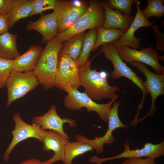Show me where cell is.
<instances>
[{"instance_id": "8992f818", "label": "cell", "mask_w": 164, "mask_h": 164, "mask_svg": "<svg viewBox=\"0 0 164 164\" xmlns=\"http://www.w3.org/2000/svg\"><path fill=\"white\" fill-rule=\"evenodd\" d=\"M89 5L85 1L56 0L53 12L57 20V35L72 27L85 12Z\"/></svg>"}, {"instance_id": "277c9868", "label": "cell", "mask_w": 164, "mask_h": 164, "mask_svg": "<svg viewBox=\"0 0 164 164\" xmlns=\"http://www.w3.org/2000/svg\"><path fill=\"white\" fill-rule=\"evenodd\" d=\"M101 53L104 54L105 57L112 62L114 70L111 72V78L115 80L121 77H126L134 83L142 92V96L138 110L142 108L146 95L148 93L143 85V81L133 70L129 68L119 56L116 48L112 43L104 44L101 46Z\"/></svg>"}, {"instance_id": "6da1fadb", "label": "cell", "mask_w": 164, "mask_h": 164, "mask_svg": "<svg viewBox=\"0 0 164 164\" xmlns=\"http://www.w3.org/2000/svg\"><path fill=\"white\" fill-rule=\"evenodd\" d=\"M101 53L100 50L80 67V85L84 88V92L93 101L106 98L117 99L119 96L116 93L121 90L117 86H111L109 85L107 73L104 71L98 72L95 69L91 70V68L92 61Z\"/></svg>"}, {"instance_id": "603a6c76", "label": "cell", "mask_w": 164, "mask_h": 164, "mask_svg": "<svg viewBox=\"0 0 164 164\" xmlns=\"http://www.w3.org/2000/svg\"><path fill=\"white\" fill-rule=\"evenodd\" d=\"M94 150L92 145L85 142L78 140L72 142H69L65 148L63 162V164H72L73 160L76 157Z\"/></svg>"}, {"instance_id": "f546056e", "label": "cell", "mask_w": 164, "mask_h": 164, "mask_svg": "<svg viewBox=\"0 0 164 164\" xmlns=\"http://www.w3.org/2000/svg\"><path fill=\"white\" fill-rule=\"evenodd\" d=\"M153 30L154 36L155 38L156 43L155 44L156 50H160L161 52L164 51V34L159 30V27L156 25H153L150 26Z\"/></svg>"}, {"instance_id": "83f0119b", "label": "cell", "mask_w": 164, "mask_h": 164, "mask_svg": "<svg viewBox=\"0 0 164 164\" xmlns=\"http://www.w3.org/2000/svg\"><path fill=\"white\" fill-rule=\"evenodd\" d=\"M13 60L0 57V89L5 87L12 71Z\"/></svg>"}, {"instance_id": "4fadbf2b", "label": "cell", "mask_w": 164, "mask_h": 164, "mask_svg": "<svg viewBox=\"0 0 164 164\" xmlns=\"http://www.w3.org/2000/svg\"><path fill=\"white\" fill-rule=\"evenodd\" d=\"M124 150L121 153L113 156L106 158H99L97 156L90 158L89 161L96 163H100L110 160L122 158L149 157L155 159L164 155V141L156 144L148 142L141 149L137 148L131 149L129 141L127 140L123 144Z\"/></svg>"}, {"instance_id": "d6986e66", "label": "cell", "mask_w": 164, "mask_h": 164, "mask_svg": "<svg viewBox=\"0 0 164 164\" xmlns=\"http://www.w3.org/2000/svg\"><path fill=\"white\" fill-rule=\"evenodd\" d=\"M101 3L105 14L104 22L101 27L106 29H118L126 32L129 28L135 17L131 15H125L120 11L112 9L106 4L102 2Z\"/></svg>"}, {"instance_id": "2e32d148", "label": "cell", "mask_w": 164, "mask_h": 164, "mask_svg": "<svg viewBox=\"0 0 164 164\" xmlns=\"http://www.w3.org/2000/svg\"><path fill=\"white\" fill-rule=\"evenodd\" d=\"M27 30H34L42 35L41 43L44 44L56 37L58 34V24L53 12L41 16L37 20H29L26 28Z\"/></svg>"}, {"instance_id": "836d02e7", "label": "cell", "mask_w": 164, "mask_h": 164, "mask_svg": "<svg viewBox=\"0 0 164 164\" xmlns=\"http://www.w3.org/2000/svg\"><path fill=\"white\" fill-rule=\"evenodd\" d=\"M19 164H50L45 162H42L38 159H32L25 160Z\"/></svg>"}, {"instance_id": "5bb4252c", "label": "cell", "mask_w": 164, "mask_h": 164, "mask_svg": "<svg viewBox=\"0 0 164 164\" xmlns=\"http://www.w3.org/2000/svg\"><path fill=\"white\" fill-rule=\"evenodd\" d=\"M137 12L134 19L128 30L117 40L113 42V45L116 48L127 46L133 49L138 50L139 48V41L142 38L135 36V33L138 29L144 27L148 28L153 25V22H150L142 15L140 7V2L136 0Z\"/></svg>"}, {"instance_id": "cb8c5ba5", "label": "cell", "mask_w": 164, "mask_h": 164, "mask_svg": "<svg viewBox=\"0 0 164 164\" xmlns=\"http://www.w3.org/2000/svg\"><path fill=\"white\" fill-rule=\"evenodd\" d=\"M97 29V37L93 50L104 44L113 43L118 40L125 32L121 29L116 28L106 29L98 27Z\"/></svg>"}, {"instance_id": "484cf974", "label": "cell", "mask_w": 164, "mask_h": 164, "mask_svg": "<svg viewBox=\"0 0 164 164\" xmlns=\"http://www.w3.org/2000/svg\"><path fill=\"white\" fill-rule=\"evenodd\" d=\"M164 0H148L146 8L141 10L143 16L148 19L155 16L156 18L164 15Z\"/></svg>"}, {"instance_id": "9c48e42d", "label": "cell", "mask_w": 164, "mask_h": 164, "mask_svg": "<svg viewBox=\"0 0 164 164\" xmlns=\"http://www.w3.org/2000/svg\"><path fill=\"white\" fill-rule=\"evenodd\" d=\"M12 120L15 122V127L11 132L13 136L12 141L3 155V159L5 161L9 160L10 153L19 143L30 138H36L42 143L47 132L38 126L24 122L19 113L13 115Z\"/></svg>"}, {"instance_id": "5b68a950", "label": "cell", "mask_w": 164, "mask_h": 164, "mask_svg": "<svg viewBox=\"0 0 164 164\" xmlns=\"http://www.w3.org/2000/svg\"><path fill=\"white\" fill-rule=\"evenodd\" d=\"M66 92L68 94L64 100V104L68 109L79 111L85 108L88 112L95 111L104 121L108 122L111 106L117 99L111 100L104 104L97 103L90 98L84 92L82 93L76 88H69Z\"/></svg>"}, {"instance_id": "30bf717a", "label": "cell", "mask_w": 164, "mask_h": 164, "mask_svg": "<svg viewBox=\"0 0 164 164\" xmlns=\"http://www.w3.org/2000/svg\"><path fill=\"white\" fill-rule=\"evenodd\" d=\"M117 50L119 56L125 63L139 62L151 67L156 74H164V67L159 61V54L152 46L143 47L138 50L125 46L117 48Z\"/></svg>"}, {"instance_id": "7402d4cb", "label": "cell", "mask_w": 164, "mask_h": 164, "mask_svg": "<svg viewBox=\"0 0 164 164\" xmlns=\"http://www.w3.org/2000/svg\"><path fill=\"white\" fill-rule=\"evenodd\" d=\"M85 33H80L67 39L63 43L60 51L77 61L82 51Z\"/></svg>"}, {"instance_id": "ac0fdd59", "label": "cell", "mask_w": 164, "mask_h": 164, "mask_svg": "<svg viewBox=\"0 0 164 164\" xmlns=\"http://www.w3.org/2000/svg\"><path fill=\"white\" fill-rule=\"evenodd\" d=\"M43 50L40 45L31 46L25 53L13 60L12 71L21 72L33 71Z\"/></svg>"}, {"instance_id": "1f68e13d", "label": "cell", "mask_w": 164, "mask_h": 164, "mask_svg": "<svg viewBox=\"0 0 164 164\" xmlns=\"http://www.w3.org/2000/svg\"><path fill=\"white\" fill-rule=\"evenodd\" d=\"M14 0H0V14L7 15L10 11Z\"/></svg>"}, {"instance_id": "3957f363", "label": "cell", "mask_w": 164, "mask_h": 164, "mask_svg": "<svg viewBox=\"0 0 164 164\" xmlns=\"http://www.w3.org/2000/svg\"><path fill=\"white\" fill-rule=\"evenodd\" d=\"M87 9L76 22L70 28L56 37L63 43L71 37L87 29H91L103 25L105 19L104 9L101 1L92 0L89 1Z\"/></svg>"}, {"instance_id": "f1b7e54d", "label": "cell", "mask_w": 164, "mask_h": 164, "mask_svg": "<svg viewBox=\"0 0 164 164\" xmlns=\"http://www.w3.org/2000/svg\"><path fill=\"white\" fill-rule=\"evenodd\" d=\"M56 0H31L32 11L29 17L37 14H41L46 10L54 9Z\"/></svg>"}, {"instance_id": "ffe728a7", "label": "cell", "mask_w": 164, "mask_h": 164, "mask_svg": "<svg viewBox=\"0 0 164 164\" xmlns=\"http://www.w3.org/2000/svg\"><path fill=\"white\" fill-rule=\"evenodd\" d=\"M32 10L31 0H14L11 9L6 15L9 29L21 19L29 17Z\"/></svg>"}, {"instance_id": "8fae6325", "label": "cell", "mask_w": 164, "mask_h": 164, "mask_svg": "<svg viewBox=\"0 0 164 164\" xmlns=\"http://www.w3.org/2000/svg\"><path fill=\"white\" fill-rule=\"evenodd\" d=\"M109 114L108 120V128L104 135L95 138L90 140L86 137L78 134L76 136L77 140L88 143L92 145L97 154H100L104 151L103 146L104 144H111L114 142L115 138L112 133L116 129L122 128L127 129L128 126L122 122L118 115V107L121 104L115 101Z\"/></svg>"}, {"instance_id": "4316f807", "label": "cell", "mask_w": 164, "mask_h": 164, "mask_svg": "<svg viewBox=\"0 0 164 164\" xmlns=\"http://www.w3.org/2000/svg\"><path fill=\"white\" fill-rule=\"evenodd\" d=\"M136 0H106L101 1L112 9L118 10L124 15L129 16L133 12L132 6Z\"/></svg>"}, {"instance_id": "52a82bcc", "label": "cell", "mask_w": 164, "mask_h": 164, "mask_svg": "<svg viewBox=\"0 0 164 164\" xmlns=\"http://www.w3.org/2000/svg\"><path fill=\"white\" fill-rule=\"evenodd\" d=\"M80 86V67L77 61L60 51L58 57L55 87L66 92L69 88L78 89Z\"/></svg>"}, {"instance_id": "7a4b0ae2", "label": "cell", "mask_w": 164, "mask_h": 164, "mask_svg": "<svg viewBox=\"0 0 164 164\" xmlns=\"http://www.w3.org/2000/svg\"><path fill=\"white\" fill-rule=\"evenodd\" d=\"M63 44L56 37L47 42L32 71L45 90L55 87L58 57Z\"/></svg>"}, {"instance_id": "d4e9b609", "label": "cell", "mask_w": 164, "mask_h": 164, "mask_svg": "<svg viewBox=\"0 0 164 164\" xmlns=\"http://www.w3.org/2000/svg\"><path fill=\"white\" fill-rule=\"evenodd\" d=\"M97 28L90 29L85 33L82 51L77 59L79 67L84 65L88 60L91 52L93 50L97 37Z\"/></svg>"}, {"instance_id": "4dcf8cb0", "label": "cell", "mask_w": 164, "mask_h": 164, "mask_svg": "<svg viewBox=\"0 0 164 164\" xmlns=\"http://www.w3.org/2000/svg\"><path fill=\"white\" fill-rule=\"evenodd\" d=\"M121 164H157L155 159L146 157L145 159L142 158H128Z\"/></svg>"}, {"instance_id": "e0dca14e", "label": "cell", "mask_w": 164, "mask_h": 164, "mask_svg": "<svg viewBox=\"0 0 164 164\" xmlns=\"http://www.w3.org/2000/svg\"><path fill=\"white\" fill-rule=\"evenodd\" d=\"M69 136H65L55 131L51 130L47 131L42 142L43 149L45 151H53L54 155L45 162L50 164L58 161L63 162L65 148L69 142Z\"/></svg>"}, {"instance_id": "d6a6232c", "label": "cell", "mask_w": 164, "mask_h": 164, "mask_svg": "<svg viewBox=\"0 0 164 164\" xmlns=\"http://www.w3.org/2000/svg\"><path fill=\"white\" fill-rule=\"evenodd\" d=\"M8 22L6 15L0 14V35L8 31Z\"/></svg>"}, {"instance_id": "7c38bea8", "label": "cell", "mask_w": 164, "mask_h": 164, "mask_svg": "<svg viewBox=\"0 0 164 164\" xmlns=\"http://www.w3.org/2000/svg\"><path fill=\"white\" fill-rule=\"evenodd\" d=\"M129 64L137 68L139 71L145 76V81L143 85L151 95L152 103L150 109L147 114L142 118L138 119V123L143 121L148 116H152L156 109L155 104L156 98L160 95L164 94V74H158L152 72L146 65L141 62L133 61Z\"/></svg>"}, {"instance_id": "ba28073f", "label": "cell", "mask_w": 164, "mask_h": 164, "mask_svg": "<svg viewBox=\"0 0 164 164\" xmlns=\"http://www.w3.org/2000/svg\"><path fill=\"white\" fill-rule=\"evenodd\" d=\"M40 84L32 71L21 72L12 71L6 84L8 93L6 106L24 97Z\"/></svg>"}, {"instance_id": "44dd1931", "label": "cell", "mask_w": 164, "mask_h": 164, "mask_svg": "<svg viewBox=\"0 0 164 164\" xmlns=\"http://www.w3.org/2000/svg\"><path fill=\"white\" fill-rule=\"evenodd\" d=\"M17 36L9 31L0 35V57L13 60L20 55L17 46Z\"/></svg>"}, {"instance_id": "9a60e30c", "label": "cell", "mask_w": 164, "mask_h": 164, "mask_svg": "<svg viewBox=\"0 0 164 164\" xmlns=\"http://www.w3.org/2000/svg\"><path fill=\"white\" fill-rule=\"evenodd\" d=\"M65 123L69 124L71 127H76L77 125L75 121L73 119L67 117L61 118L56 112L55 105L52 106L49 111L43 115L33 117L32 121V124L38 126L44 130H53L68 137L63 129V125Z\"/></svg>"}, {"instance_id": "e575fe53", "label": "cell", "mask_w": 164, "mask_h": 164, "mask_svg": "<svg viewBox=\"0 0 164 164\" xmlns=\"http://www.w3.org/2000/svg\"><path fill=\"white\" fill-rule=\"evenodd\" d=\"M97 164H101V163H97Z\"/></svg>"}]
</instances>
